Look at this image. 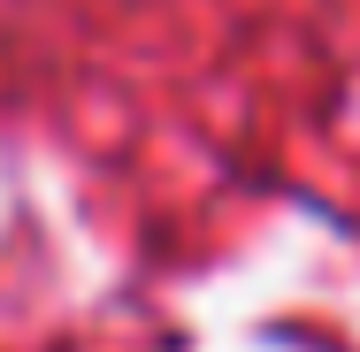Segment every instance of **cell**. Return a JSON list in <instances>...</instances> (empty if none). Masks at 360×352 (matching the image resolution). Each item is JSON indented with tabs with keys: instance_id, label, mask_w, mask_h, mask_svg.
I'll return each instance as SVG.
<instances>
[{
	"instance_id": "obj_1",
	"label": "cell",
	"mask_w": 360,
	"mask_h": 352,
	"mask_svg": "<svg viewBox=\"0 0 360 352\" xmlns=\"http://www.w3.org/2000/svg\"><path fill=\"white\" fill-rule=\"evenodd\" d=\"M284 352H353V345H338V337H322V330H299V337H284Z\"/></svg>"
}]
</instances>
